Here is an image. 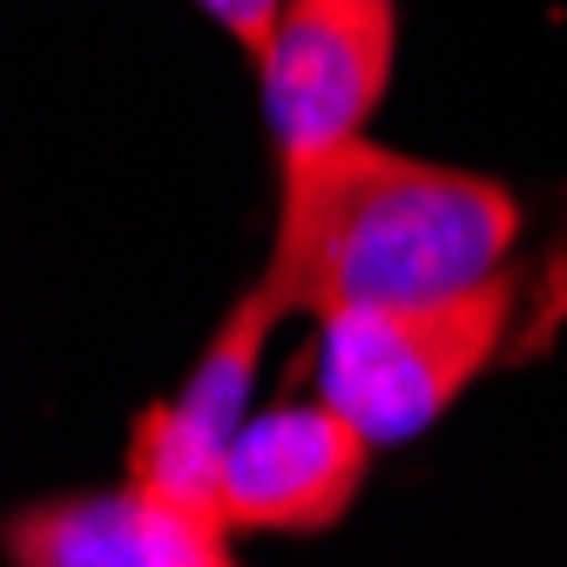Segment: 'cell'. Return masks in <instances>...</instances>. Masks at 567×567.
I'll use <instances>...</instances> for the list:
<instances>
[{
    "label": "cell",
    "instance_id": "52a82bcc",
    "mask_svg": "<svg viewBox=\"0 0 567 567\" xmlns=\"http://www.w3.org/2000/svg\"><path fill=\"white\" fill-rule=\"evenodd\" d=\"M196 8L217 21L250 61H264V48H270V34H277V21H284V0H196Z\"/></svg>",
    "mask_w": 567,
    "mask_h": 567
},
{
    "label": "cell",
    "instance_id": "7a4b0ae2",
    "mask_svg": "<svg viewBox=\"0 0 567 567\" xmlns=\"http://www.w3.org/2000/svg\"><path fill=\"white\" fill-rule=\"evenodd\" d=\"M520 311V270L453 298L365 305L318 324V399H331L372 446L419 440L501 359Z\"/></svg>",
    "mask_w": 567,
    "mask_h": 567
},
{
    "label": "cell",
    "instance_id": "3957f363",
    "mask_svg": "<svg viewBox=\"0 0 567 567\" xmlns=\"http://www.w3.org/2000/svg\"><path fill=\"white\" fill-rule=\"evenodd\" d=\"M277 318H284V305L257 277L224 311V324L203 338V359L189 365L183 392L135 419V433H128V486L135 493H150V501H163L189 520L230 527L224 473H230L237 433L250 425V385H257V359H264Z\"/></svg>",
    "mask_w": 567,
    "mask_h": 567
},
{
    "label": "cell",
    "instance_id": "ba28073f",
    "mask_svg": "<svg viewBox=\"0 0 567 567\" xmlns=\"http://www.w3.org/2000/svg\"><path fill=\"white\" fill-rule=\"evenodd\" d=\"M209 567H237V560H230V554H217V560H209Z\"/></svg>",
    "mask_w": 567,
    "mask_h": 567
},
{
    "label": "cell",
    "instance_id": "8992f818",
    "mask_svg": "<svg viewBox=\"0 0 567 567\" xmlns=\"http://www.w3.org/2000/svg\"><path fill=\"white\" fill-rule=\"evenodd\" d=\"M230 527L189 520L128 480L109 493H61V501L21 507L8 520V560L14 567H209Z\"/></svg>",
    "mask_w": 567,
    "mask_h": 567
},
{
    "label": "cell",
    "instance_id": "277c9868",
    "mask_svg": "<svg viewBox=\"0 0 567 567\" xmlns=\"http://www.w3.org/2000/svg\"><path fill=\"white\" fill-rule=\"evenodd\" d=\"M399 54V0H284L257 61L277 156H318L365 135Z\"/></svg>",
    "mask_w": 567,
    "mask_h": 567
},
{
    "label": "cell",
    "instance_id": "6da1fadb",
    "mask_svg": "<svg viewBox=\"0 0 567 567\" xmlns=\"http://www.w3.org/2000/svg\"><path fill=\"white\" fill-rule=\"evenodd\" d=\"M520 203L480 169L425 163L351 135L284 163V203L264 284L284 311L338 318L365 305H425L514 270Z\"/></svg>",
    "mask_w": 567,
    "mask_h": 567
},
{
    "label": "cell",
    "instance_id": "5b68a950",
    "mask_svg": "<svg viewBox=\"0 0 567 567\" xmlns=\"http://www.w3.org/2000/svg\"><path fill=\"white\" fill-rule=\"evenodd\" d=\"M372 440L331 399H284L250 412L224 473L230 534H324L372 473Z\"/></svg>",
    "mask_w": 567,
    "mask_h": 567
}]
</instances>
